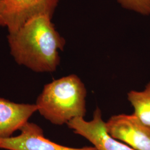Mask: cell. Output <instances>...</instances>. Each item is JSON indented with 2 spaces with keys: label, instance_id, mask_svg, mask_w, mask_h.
Segmentation results:
<instances>
[{
  "label": "cell",
  "instance_id": "obj_1",
  "mask_svg": "<svg viewBox=\"0 0 150 150\" xmlns=\"http://www.w3.org/2000/svg\"><path fill=\"white\" fill-rule=\"evenodd\" d=\"M47 15L36 16L7 38L16 63L37 73L54 72L60 64L59 52L66 40Z\"/></svg>",
  "mask_w": 150,
  "mask_h": 150
},
{
  "label": "cell",
  "instance_id": "obj_2",
  "mask_svg": "<svg viewBox=\"0 0 150 150\" xmlns=\"http://www.w3.org/2000/svg\"><path fill=\"white\" fill-rule=\"evenodd\" d=\"M87 90L75 74L64 76L46 84L36 101L38 111L57 126L67 124L86 113Z\"/></svg>",
  "mask_w": 150,
  "mask_h": 150
},
{
  "label": "cell",
  "instance_id": "obj_3",
  "mask_svg": "<svg viewBox=\"0 0 150 150\" xmlns=\"http://www.w3.org/2000/svg\"><path fill=\"white\" fill-rule=\"evenodd\" d=\"M59 0H0V27L16 32L25 23L39 15L52 18Z\"/></svg>",
  "mask_w": 150,
  "mask_h": 150
},
{
  "label": "cell",
  "instance_id": "obj_4",
  "mask_svg": "<svg viewBox=\"0 0 150 150\" xmlns=\"http://www.w3.org/2000/svg\"><path fill=\"white\" fill-rule=\"evenodd\" d=\"M105 128L114 139L134 150H150V126L133 114L113 115L105 122Z\"/></svg>",
  "mask_w": 150,
  "mask_h": 150
},
{
  "label": "cell",
  "instance_id": "obj_5",
  "mask_svg": "<svg viewBox=\"0 0 150 150\" xmlns=\"http://www.w3.org/2000/svg\"><path fill=\"white\" fill-rule=\"evenodd\" d=\"M67 125L75 134L90 142L97 150H134L108 134L98 107L93 112L91 121H87L84 117H76Z\"/></svg>",
  "mask_w": 150,
  "mask_h": 150
},
{
  "label": "cell",
  "instance_id": "obj_6",
  "mask_svg": "<svg viewBox=\"0 0 150 150\" xmlns=\"http://www.w3.org/2000/svg\"><path fill=\"white\" fill-rule=\"evenodd\" d=\"M17 136L0 139V149L7 150H97L94 146L74 148L59 145L45 137L43 129L28 122Z\"/></svg>",
  "mask_w": 150,
  "mask_h": 150
},
{
  "label": "cell",
  "instance_id": "obj_7",
  "mask_svg": "<svg viewBox=\"0 0 150 150\" xmlns=\"http://www.w3.org/2000/svg\"><path fill=\"white\" fill-rule=\"evenodd\" d=\"M38 112L35 103H20L0 97V139L12 137Z\"/></svg>",
  "mask_w": 150,
  "mask_h": 150
},
{
  "label": "cell",
  "instance_id": "obj_8",
  "mask_svg": "<svg viewBox=\"0 0 150 150\" xmlns=\"http://www.w3.org/2000/svg\"><path fill=\"white\" fill-rule=\"evenodd\" d=\"M127 99L134 108L133 115L150 126V81L143 91H129Z\"/></svg>",
  "mask_w": 150,
  "mask_h": 150
},
{
  "label": "cell",
  "instance_id": "obj_9",
  "mask_svg": "<svg viewBox=\"0 0 150 150\" xmlns=\"http://www.w3.org/2000/svg\"><path fill=\"white\" fill-rule=\"evenodd\" d=\"M125 9L135 11L144 15H150V0H117Z\"/></svg>",
  "mask_w": 150,
  "mask_h": 150
}]
</instances>
